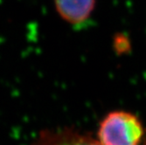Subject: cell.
Listing matches in <instances>:
<instances>
[{"mask_svg": "<svg viewBox=\"0 0 146 145\" xmlns=\"http://www.w3.org/2000/svg\"><path fill=\"white\" fill-rule=\"evenodd\" d=\"M144 135V128L137 115L118 110L103 118L97 139L102 145H139Z\"/></svg>", "mask_w": 146, "mask_h": 145, "instance_id": "cell-1", "label": "cell"}, {"mask_svg": "<svg viewBox=\"0 0 146 145\" xmlns=\"http://www.w3.org/2000/svg\"><path fill=\"white\" fill-rule=\"evenodd\" d=\"M32 145H102L98 139L75 128L42 130Z\"/></svg>", "mask_w": 146, "mask_h": 145, "instance_id": "cell-2", "label": "cell"}, {"mask_svg": "<svg viewBox=\"0 0 146 145\" xmlns=\"http://www.w3.org/2000/svg\"><path fill=\"white\" fill-rule=\"evenodd\" d=\"M60 17L71 24H81L91 16L96 0H54Z\"/></svg>", "mask_w": 146, "mask_h": 145, "instance_id": "cell-3", "label": "cell"}, {"mask_svg": "<svg viewBox=\"0 0 146 145\" xmlns=\"http://www.w3.org/2000/svg\"><path fill=\"white\" fill-rule=\"evenodd\" d=\"M144 145H146V133L144 135Z\"/></svg>", "mask_w": 146, "mask_h": 145, "instance_id": "cell-4", "label": "cell"}]
</instances>
